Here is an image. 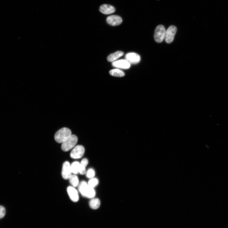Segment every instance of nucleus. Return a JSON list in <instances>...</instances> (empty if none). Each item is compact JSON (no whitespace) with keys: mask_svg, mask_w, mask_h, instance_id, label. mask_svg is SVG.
I'll use <instances>...</instances> for the list:
<instances>
[{"mask_svg":"<svg viewBox=\"0 0 228 228\" xmlns=\"http://www.w3.org/2000/svg\"><path fill=\"white\" fill-rule=\"evenodd\" d=\"M69 179L70 183L72 185L73 187H76L78 185L79 179L77 176L72 175Z\"/></svg>","mask_w":228,"mask_h":228,"instance_id":"nucleus-18","label":"nucleus"},{"mask_svg":"<svg viewBox=\"0 0 228 228\" xmlns=\"http://www.w3.org/2000/svg\"><path fill=\"white\" fill-rule=\"evenodd\" d=\"M85 153V148L81 145H78L74 147L71 151L70 156L73 159H78L84 156Z\"/></svg>","mask_w":228,"mask_h":228,"instance_id":"nucleus-5","label":"nucleus"},{"mask_svg":"<svg viewBox=\"0 0 228 228\" xmlns=\"http://www.w3.org/2000/svg\"><path fill=\"white\" fill-rule=\"evenodd\" d=\"M99 183L98 180L94 177L91 179L90 180L88 181V184L90 187L94 188Z\"/></svg>","mask_w":228,"mask_h":228,"instance_id":"nucleus-20","label":"nucleus"},{"mask_svg":"<svg viewBox=\"0 0 228 228\" xmlns=\"http://www.w3.org/2000/svg\"><path fill=\"white\" fill-rule=\"evenodd\" d=\"M88 161L87 158H85L83 159L80 163L79 173L82 175L86 173V167L88 164Z\"/></svg>","mask_w":228,"mask_h":228,"instance_id":"nucleus-14","label":"nucleus"},{"mask_svg":"<svg viewBox=\"0 0 228 228\" xmlns=\"http://www.w3.org/2000/svg\"><path fill=\"white\" fill-rule=\"evenodd\" d=\"M68 195L71 201L74 202H77L79 200L78 192L74 187L69 186L67 189Z\"/></svg>","mask_w":228,"mask_h":228,"instance_id":"nucleus-9","label":"nucleus"},{"mask_svg":"<svg viewBox=\"0 0 228 228\" xmlns=\"http://www.w3.org/2000/svg\"><path fill=\"white\" fill-rule=\"evenodd\" d=\"M80 163L78 162H74L71 165L72 173L77 174L79 173Z\"/></svg>","mask_w":228,"mask_h":228,"instance_id":"nucleus-17","label":"nucleus"},{"mask_svg":"<svg viewBox=\"0 0 228 228\" xmlns=\"http://www.w3.org/2000/svg\"><path fill=\"white\" fill-rule=\"evenodd\" d=\"M110 75L114 77H124L125 74L123 71L118 69H113L109 71Z\"/></svg>","mask_w":228,"mask_h":228,"instance_id":"nucleus-16","label":"nucleus"},{"mask_svg":"<svg viewBox=\"0 0 228 228\" xmlns=\"http://www.w3.org/2000/svg\"><path fill=\"white\" fill-rule=\"evenodd\" d=\"M124 54V53L122 51H117L114 53L110 55L107 57V60L109 62L114 61L122 56Z\"/></svg>","mask_w":228,"mask_h":228,"instance_id":"nucleus-13","label":"nucleus"},{"mask_svg":"<svg viewBox=\"0 0 228 228\" xmlns=\"http://www.w3.org/2000/svg\"><path fill=\"white\" fill-rule=\"evenodd\" d=\"M71 133L70 129L66 127L62 128L55 134V140L58 143H62L72 135Z\"/></svg>","mask_w":228,"mask_h":228,"instance_id":"nucleus-1","label":"nucleus"},{"mask_svg":"<svg viewBox=\"0 0 228 228\" xmlns=\"http://www.w3.org/2000/svg\"><path fill=\"white\" fill-rule=\"evenodd\" d=\"M177 31V27L174 25L170 26L166 31L165 39L168 44L171 43L174 40L175 36Z\"/></svg>","mask_w":228,"mask_h":228,"instance_id":"nucleus-4","label":"nucleus"},{"mask_svg":"<svg viewBox=\"0 0 228 228\" xmlns=\"http://www.w3.org/2000/svg\"><path fill=\"white\" fill-rule=\"evenodd\" d=\"M95 191L94 188L91 187L89 186L85 197L89 198H93L95 196Z\"/></svg>","mask_w":228,"mask_h":228,"instance_id":"nucleus-19","label":"nucleus"},{"mask_svg":"<svg viewBox=\"0 0 228 228\" xmlns=\"http://www.w3.org/2000/svg\"><path fill=\"white\" fill-rule=\"evenodd\" d=\"M107 22L111 25L115 26L121 25L122 22V19L118 15H113L107 18Z\"/></svg>","mask_w":228,"mask_h":228,"instance_id":"nucleus-8","label":"nucleus"},{"mask_svg":"<svg viewBox=\"0 0 228 228\" xmlns=\"http://www.w3.org/2000/svg\"><path fill=\"white\" fill-rule=\"evenodd\" d=\"M166 30L164 27L162 25L157 26L155 29L154 38L156 42L161 43L163 42L165 38Z\"/></svg>","mask_w":228,"mask_h":228,"instance_id":"nucleus-3","label":"nucleus"},{"mask_svg":"<svg viewBox=\"0 0 228 228\" xmlns=\"http://www.w3.org/2000/svg\"><path fill=\"white\" fill-rule=\"evenodd\" d=\"M78 142L77 137L71 135L64 142L62 143L61 148L64 151H68L74 148Z\"/></svg>","mask_w":228,"mask_h":228,"instance_id":"nucleus-2","label":"nucleus"},{"mask_svg":"<svg viewBox=\"0 0 228 228\" xmlns=\"http://www.w3.org/2000/svg\"><path fill=\"white\" fill-rule=\"evenodd\" d=\"M86 173L87 177L89 178H93L95 175V171L92 168L88 169Z\"/></svg>","mask_w":228,"mask_h":228,"instance_id":"nucleus-21","label":"nucleus"},{"mask_svg":"<svg viewBox=\"0 0 228 228\" xmlns=\"http://www.w3.org/2000/svg\"><path fill=\"white\" fill-rule=\"evenodd\" d=\"M88 187V183L86 182L82 181L80 183L79 186L78 190L82 196L85 197Z\"/></svg>","mask_w":228,"mask_h":228,"instance_id":"nucleus-12","label":"nucleus"},{"mask_svg":"<svg viewBox=\"0 0 228 228\" xmlns=\"http://www.w3.org/2000/svg\"><path fill=\"white\" fill-rule=\"evenodd\" d=\"M112 65L115 67L127 69L130 68V64L126 60H121L113 62Z\"/></svg>","mask_w":228,"mask_h":228,"instance_id":"nucleus-10","label":"nucleus"},{"mask_svg":"<svg viewBox=\"0 0 228 228\" xmlns=\"http://www.w3.org/2000/svg\"><path fill=\"white\" fill-rule=\"evenodd\" d=\"M71 171L70 163L68 161L65 162L63 165L61 175L63 178L65 180L69 179L72 176Z\"/></svg>","mask_w":228,"mask_h":228,"instance_id":"nucleus-6","label":"nucleus"},{"mask_svg":"<svg viewBox=\"0 0 228 228\" xmlns=\"http://www.w3.org/2000/svg\"><path fill=\"white\" fill-rule=\"evenodd\" d=\"M5 210L4 207L0 206V219L4 217L5 214Z\"/></svg>","mask_w":228,"mask_h":228,"instance_id":"nucleus-22","label":"nucleus"},{"mask_svg":"<svg viewBox=\"0 0 228 228\" xmlns=\"http://www.w3.org/2000/svg\"><path fill=\"white\" fill-rule=\"evenodd\" d=\"M126 60L130 64H136L139 63L141 59L139 55L135 53H129L125 56Z\"/></svg>","mask_w":228,"mask_h":228,"instance_id":"nucleus-7","label":"nucleus"},{"mask_svg":"<svg viewBox=\"0 0 228 228\" xmlns=\"http://www.w3.org/2000/svg\"><path fill=\"white\" fill-rule=\"evenodd\" d=\"M101 205L100 200L98 198H93L91 200L89 203V205L91 208L93 210L98 209Z\"/></svg>","mask_w":228,"mask_h":228,"instance_id":"nucleus-15","label":"nucleus"},{"mask_svg":"<svg viewBox=\"0 0 228 228\" xmlns=\"http://www.w3.org/2000/svg\"><path fill=\"white\" fill-rule=\"evenodd\" d=\"M100 11L104 15L111 14L115 12V9L114 6L111 5L104 4L101 6Z\"/></svg>","mask_w":228,"mask_h":228,"instance_id":"nucleus-11","label":"nucleus"}]
</instances>
